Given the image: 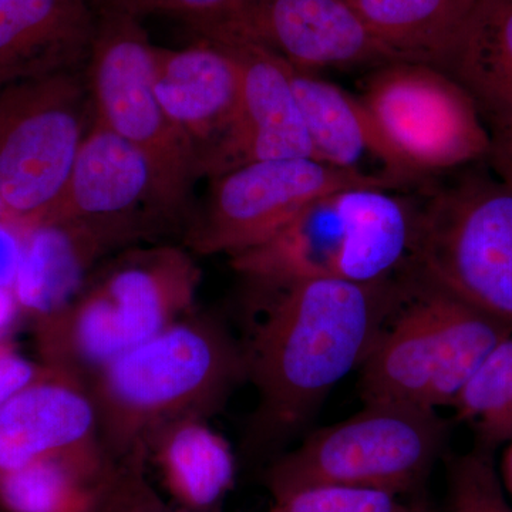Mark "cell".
<instances>
[{"label":"cell","instance_id":"obj_14","mask_svg":"<svg viewBox=\"0 0 512 512\" xmlns=\"http://www.w3.org/2000/svg\"><path fill=\"white\" fill-rule=\"evenodd\" d=\"M229 47L241 66L237 119L210 178L239 165L278 158H313L291 66L264 47L241 39L211 40ZM208 178V180H210Z\"/></svg>","mask_w":512,"mask_h":512},{"label":"cell","instance_id":"obj_23","mask_svg":"<svg viewBox=\"0 0 512 512\" xmlns=\"http://www.w3.org/2000/svg\"><path fill=\"white\" fill-rule=\"evenodd\" d=\"M370 35L396 60L446 62L477 0H349Z\"/></svg>","mask_w":512,"mask_h":512},{"label":"cell","instance_id":"obj_29","mask_svg":"<svg viewBox=\"0 0 512 512\" xmlns=\"http://www.w3.org/2000/svg\"><path fill=\"white\" fill-rule=\"evenodd\" d=\"M239 0H117L119 12L143 19L148 15L180 20L197 39H205L227 22Z\"/></svg>","mask_w":512,"mask_h":512},{"label":"cell","instance_id":"obj_13","mask_svg":"<svg viewBox=\"0 0 512 512\" xmlns=\"http://www.w3.org/2000/svg\"><path fill=\"white\" fill-rule=\"evenodd\" d=\"M153 84L164 113L190 143L202 178H210L237 119L241 66L229 47L197 39L154 49Z\"/></svg>","mask_w":512,"mask_h":512},{"label":"cell","instance_id":"obj_18","mask_svg":"<svg viewBox=\"0 0 512 512\" xmlns=\"http://www.w3.org/2000/svg\"><path fill=\"white\" fill-rule=\"evenodd\" d=\"M173 504L184 512H218L235 483L234 451L208 419L185 417L144 440Z\"/></svg>","mask_w":512,"mask_h":512},{"label":"cell","instance_id":"obj_34","mask_svg":"<svg viewBox=\"0 0 512 512\" xmlns=\"http://www.w3.org/2000/svg\"><path fill=\"white\" fill-rule=\"evenodd\" d=\"M500 476L505 488H507L508 493L512 497V440L510 446L505 450Z\"/></svg>","mask_w":512,"mask_h":512},{"label":"cell","instance_id":"obj_5","mask_svg":"<svg viewBox=\"0 0 512 512\" xmlns=\"http://www.w3.org/2000/svg\"><path fill=\"white\" fill-rule=\"evenodd\" d=\"M407 265L512 328V190L481 163L410 188Z\"/></svg>","mask_w":512,"mask_h":512},{"label":"cell","instance_id":"obj_28","mask_svg":"<svg viewBox=\"0 0 512 512\" xmlns=\"http://www.w3.org/2000/svg\"><path fill=\"white\" fill-rule=\"evenodd\" d=\"M144 444H137L117 460L116 470L94 512H184L161 497L147 476Z\"/></svg>","mask_w":512,"mask_h":512},{"label":"cell","instance_id":"obj_36","mask_svg":"<svg viewBox=\"0 0 512 512\" xmlns=\"http://www.w3.org/2000/svg\"><path fill=\"white\" fill-rule=\"evenodd\" d=\"M424 512H433V511H430L429 508L426 507V510H424Z\"/></svg>","mask_w":512,"mask_h":512},{"label":"cell","instance_id":"obj_24","mask_svg":"<svg viewBox=\"0 0 512 512\" xmlns=\"http://www.w3.org/2000/svg\"><path fill=\"white\" fill-rule=\"evenodd\" d=\"M424 281L430 286L436 315V363L427 393V406L436 409L444 404L451 406L481 363L512 336V328L427 279Z\"/></svg>","mask_w":512,"mask_h":512},{"label":"cell","instance_id":"obj_15","mask_svg":"<svg viewBox=\"0 0 512 512\" xmlns=\"http://www.w3.org/2000/svg\"><path fill=\"white\" fill-rule=\"evenodd\" d=\"M96 443L101 441L89 386L72 373L46 366L0 407V477Z\"/></svg>","mask_w":512,"mask_h":512},{"label":"cell","instance_id":"obj_26","mask_svg":"<svg viewBox=\"0 0 512 512\" xmlns=\"http://www.w3.org/2000/svg\"><path fill=\"white\" fill-rule=\"evenodd\" d=\"M493 451L476 443L448 458L446 512H512Z\"/></svg>","mask_w":512,"mask_h":512},{"label":"cell","instance_id":"obj_2","mask_svg":"<svg viewBox=\"0 0 512 512\" xmlns=\"http://www.w3.org/2000/svg\"><path fill=\"white\" fill-rule=\"evenodd\" d=\"M247 382L244 345L195 309L90 377L101 444L119 460L171 421L210 420Z\"/></svg>","mask_w":512,"mask_h":512},{"label":"cell","instance_id":"obj_9","mask_svg":"<svg viewBox=\"0 0 512 512\" xmlns=\"http://www.w3.org/2000/svg\"><path fill=\"white\" fill-rule=\"evenodd\" d=\"M194 207L140 148L94 121L66 190L43 224L72 229L106 259L140 245L181 244Z\"/></svg>","mask_w":512,"mask_h":512},{"label":"cell","instance_id":"obj_4","mask_svg":"<svg viewBox=\"0 0 512 512\" xmlns=\"http://www.w3.org/2000/svg\"><path fill=\"white\" fill-rule=\"evenodd\" d=\"M346 188L313 201L274 237L229 258L258 312L309 279L382 281L402 271L413 238L409 190Z\"/></svg>","mask_w":512,"mask_h":512},{"label":"cell","instance_id":"obj_16","mask_svg":"<svg viewBox=\"0 0 512 512\" xmlns=\"http://www.w3.org/2000/svg\"><path fill=\"white\" fill-rule=\"evenodd\" d=\"M96 30L89 0H0V84L84 69Z\"/></svg>","mask_w":512,"mask_h":512},{"label":"cell","instance_id":"obj_12","mask_svg":"<svg viewBox=\"0 0 512 512\" xmlns=\"http://www.w3.org/2000/svg\"><path fill=\"white\" fill-rule=\"evenodd\" d=\"M241 39L293 69L373 67L394 62L349 0H239L227 22L205 40Z\"/></svg>","mask_w":512,"mask_h":512},{"label":"cell","instance_id":"obj_6","mask_svg":"<svg viewBox=\"0 0 512 512\" xmlns=\"http://www.w3.org/2000/svg\"><path fill=\"white\" fill-rule=\"evenodd\" d=\"M448 423L419 404L370 402L349 419L313 431L265 468L272 500L311 485L397 495L417 490L443 453Z\"/></svg>","mask_w":512,"mask_h":512},{"label":"cell","instance_id":"obj_21","mask_svg":"<svg viewBox=\"0 0 512 512\" xmlns=\"http://www.w3.org/2000/svg\"><path fill=\"white\" fill-rule=\"evenodd\" d=\"M116 466L101 443L45 458L0 477V503L10 512H94Z\"/></svg>","mask_w":512,"mask_h":512},{"label":"cell","instance_id":"obj_10","mask_svg":"<svg viewBox=\"0 0 512 512\" xmlns=\"http://www.w3.org/2000/svg\"><path fill=\"white\" fill-rule=\"evenodd\" d=\"M207 181L181 244L197 256L228 258L268 241L325 195L355 187L404 190L386 175L343 170L313 158L254 161Z\"/></svg>","mask_w":512,"mask_h":512},{"label":"cell","instance_id":"obj_32","mask_svg":"<svg viewBox=\"0 0 512 512\" xmlns=\"http://www.w3.org/2000/svg\"><path fill=\"white\" fill-rule=\"evenodd\" d=\"M485 164L512 190V131L491 134V148Z\"/></svg>","mask_w":512,"mask_h":512},{"label":"cell","instance_id":"obj_33","mask_svg":"<svg viewBox=\"0 0 512 512\" xmlns=\"http://www.w3.org/2000/svg\"><path fill=\"white\" fill-rule=\"evenodd\" d=\"M19 318L20 313L13 298L12 289H2L0 291V342H5V336Z\"/></svg>","mask_w":512,"mask_h":512},{"label":"cell","instance_id":"obj_27","mask_svg":"<svg viewBox=\"0 0 512 512\" xmlns=\"http://www.w3.org/2000/svg\"><path fill=\"white\" fill-rule=\"evenodd\" d=\"M397 495L345 485H311L275 498L268 512H424Z\"/></svg>","mask_w":512,"mask_h":512},{"label":"cell","instance_id":"obj_31","mask_svg":"<svg viewBox=\"0 0 512 512\" xmlns=\"http://www.w3.org/2000/svg\"><path fill=\"white\" fill-rule=\"evenodd\" d=\"M22 248V234L0 221V291L12 289Z\"/></svg>","mask_w":512,"mask_h":512},{"label":"cell","instance_id":"obj_19","mask_svg":"<svg viewBox=\"0 0 512 512\" xmlns=\"http://www.w3.org/2000/svg\"><path fill=\"white\" fill-rule=\"evenodd\" d=\"M440 69L473 97L490 134L512 131V0H477Z\"/></svg>","mask_w":512,"mask_h":512},{"label":"cell","instance_id":"obj_7","mask_svg":"<svg viewBox=\"0 0 512 512\" xmlns=\"http://www.w3.org/2000/svg\"><path fill=\"white\" fill-rule=\"evenodd\" d=\"M404 190L485 163L491 134L473 97L433 64L394 60L367 70L356 94Z\"/></svg>","mask_w":512,"mask_h":512},{"label":"cell","instance_id":"obj_25","mask_svg":"<svg viewBox=\"0 0 512 512\" xmlns=\"http://www.w3.org/2000/svg\"><path fill=\"white\" fill-rule=\"evenodd\" d=\"M451 406L457 420L476 424L480 446L495 450L512 440V336L481 363Z\"/></svg>","mask_w":512,"mask_h":512},{"label":"cell","instance_id":"obj_3","mask_svg":"<svg viewBox=\"0 0 512 512\" xmlns=\"http://www.w3.org/2000/svg\"><path fill=\"white\" fill-rule=\"evenodd\" d=\"M201 281L197 255L180 242L109 256L62 313L33 328L40 363L89 382L114 359L195 311Z\"/></svg>","mask_w":512,"mask_h":512},{"label":"cell","instance_id":"obj_11","mask_svg":"<svg viewBox=\"0 0 512 512\" xmlns=\"http://www.w3.org/2000/svg\"><path fill=\"white\" fill-rule=\"evenodd\" d=\"M154 49L141 18L126 12L97 16L86 64L94 121L140 148L175 194L195 205L200 168L154 92Z\"/></svg>","mask_w":512,"mask_h":512},{"label":"cell","instance_id":"obj_8","mask_svg":"<svg viewBox=\"0 0 512 512\" xmlns=\"http://www.w3.org/2000/svg\"><path fill=\"white\" fill-rule=\"evenodd\" d=\"M93 124L86 67L0 84V221L22 234L50 217Z\"/></svg>","mask_w":512,"mask_h":512},{"label":"cell","instance_id":"obj_17","mask_svg":"<svg viewBox=\"0 0 512 512\" xmlns=\"http://www.w3.org/2000/svg\"><path fill=\"white\" fill-rule=\"evenodd\" d=\"M403 276V301L360 365V393L365 403L399 402L429 407L427 393L437 350L433 299L429 284L407 264Z\"/></svg>","mask_w":512,"mask_h":512},{"label":"cell","instance_id":"obj_35","mask_svg":"<svg viewBox=\"0 0 512 512\" xmlns=\"http://www.w3.org/2000/svg\"><path fill=\"white\" fill-rule=\"evenodd\" d=\"M89 2L92 3L97 16L103 15V13L119 12L117 0H89Z\"/></svg>","mask_w":512,"mask_h":512},{"label":"cell","instance_id":"obj_1","mask_svg":"<svg viewBox=\"0 0 512 512\" xmlns=\"http://www.w3.org/2000/svg\"><path fill=\"white\" fill-rule=\"evenodd\" d=\"M404 292L403 269L370 284L309 279L276 293L256 312L261 319L244 345L247 382L256 392L247 457L269 463L284 453L330 390L365 362Z\"/></svg>","mask_w":512,"mask_h":512},{"label":"cell","instance_id":"obj_22","mask_svg":"<svg viewBox=\"0 0 512 512\" xmlns=\"http://www.w3.org/2000/svg\"><path fill=\"white\" fill-rule=\"evenodd\" d=\"M291 82L315 160L369 173L362 165L363 158L369 156L383 165L386 175V150L356 94L292 66Z\"/></svg>","mask_w":512,"mask_h":512},{"label":"cell","instance_id":"obj_20","mask_svg":"<svg viewBox=\"0 0 512 512\" xmlns=\"http://www.w3.org/2000/svg\"><path fill=\"white\" fill-rule=\"evenodd\" d=\"M104 261L99 252L56 222H46L22 232V248L12 293L20 318L33 328L62 313Z\"/></svg>","mask_w":512,"mask_h":512},{"label":"cell","instance_id":"obj_30","mask_svg":"<svg viewBox=\"0 0 512 512\" xmlns=\"http://www.w3.org/2000/svg\"><path fill=\"white\" fill-rule=\"evenodd\" d=\"M46 366L16 352L8 342H0V407L45 372Z\"/></svg>","mask_w":512,"mask_h":512}]
</instances>
